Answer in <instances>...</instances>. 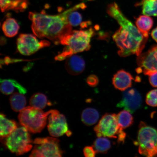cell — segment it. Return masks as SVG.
Returning <instances> with one entry per match:
<instances>
[{
	"label": "cell",
	"mask_w": 157,
	"mask_h": 157,
	"mask_svg": "<svg viewBox=\"0 0 157 157\" xmlns=\"http://www.w3.org/2000/svg\"><path fill=\"white\" fill-rule=\"evenodd\" d=\"M108 14L120 25L113 38L119 49V56L125 57L133 54L139 56L146 44L148 38L145 37L137 27L125 16L115 3L108 6Z\"/></svg>",
	"instance_id": "6da1fadb"
},
{
	"label": "cell",
	"mask_w": 157,
	"mask_h": 157,
	"mask_svg": "<svg viewBox=\"0 0 157 157\" xmlns=\"http://www.w3.org/2000/svg\"><path fill=\"white\" fill-rule=\"evenodd\" d=\"M94 34L95 31L92 27L86 30L72 31L61 40L60 44L66 46L55 59L63 60L78 53L89 50L91 39Z\"/></svg>",
	"instance_id": "7a4b0ae2"
},
{
	"label": "cell",
	"mask_w": 157,
	"mask_h": 157,
	"mask_svg": "<svg viewBox=\"0 0 157 157\" xmlns=\"http://www.w3.org/2000/svg\"><path fill=\"white\" fill-rule=\"evenodd\" d=\"M49 111L44 113L42 109L32 106L25 107L20 112L19 121L21 125L29 132L40 133L46 126Z\"/></svg>",
	"instance_id": "3957f363"
},
{
	"label": "cell",
	"mask_w": 157,
	"mask_h": 157,
	"mask_svg": "<svg viewBox=\"0 0 157 157\" xmlns=\"http://www.w3.org/2000/svg\"><path fill=\"white\" fill-rule=\"evenodd\" d=\"M137 144L140 154L148 157L157 155V129L141 122L139 125Z\"/></svg>",
	"instance_id": "277c9868"
},
{
	"label": "cell",
	"mask_w": 157,
	"mask_h": 157,
	"mask_svg": "<svg viewBox=\"0 0 157 157\" xmlns=\"http://www.w3.org/2000/svg\"><path fill=\"white\" fill-rule=\"evenodd\" d=\"M3 140L10 151L17 156L24 154L32 148L33 140L28 131L24 127L17 128Z\"/></svg>",
	"instance_id": "5b68a950"
},
{
	"label": "cell",
	"mask_w": 157,
	"mask_h": 157,
	"mask_svg": "<svg viewBox=\"0 0 157 157\" xmlns=\"http://www.w3.org/2000/svg\"><path fill=\"white\" fill-rule=\"evenodd\" d=\"M59 141L55 137L37 138L33 142L34 148L29 157H62L63 151L60 148Z\"/></svg>",
	"instance_id": "8992f818"
},
{
	"label": "cell",
	"mask_w": 157,
	"mask_h": 157,
	"mask_svg": "<svg viewBox=\"0 0 157 157\" xmlns=\"http://www.w3.org/2000/svg\"><path fill=\"white\" fill-rule=\"evenodd\" d=\"M94 130L98 137L114 139L118 138L124 132L120 127L117 115L115 113H107L104 115L94 127Z\"/></svg>",
	"instance_id": "52a82bcc"
},
{
	"label": "cell",
	"mask_w": 157,
	"mask_h": 157,
	"mask_svg": "<svg viewBox=\"0 0 157 157\" xmlns=\"http://www.w3.org/2000/svg\"><path fill=\"white\" fill-rule=\"evenodd\" d=\"M50 44L49 41H39L34 35L31 34L20 35L17 40V50L25 56H30L41 49L50 46Z\"/></svg>",
	"instance_id": "ba28073f"
},
{
	"label": "cell",
	"mask_w": 157,
	"mask_h": 157,
	"mask_svg": "<svg viewBox=\"0 0 157 157\" xmlns=\"http://www.w3.org/2000/svg\"><path fill=\"white\" fill-rule=\"evenodd\" d=\"M48 129L51 136L59 137L66 134L70 136L72 133L68 130L65 117L56 109L49 111Z\"/></svg>",
	"instance_id": "9c48e42d"
},
{
	"label": "cell",
	"mask_w": 157,
	"mask_h": 157,
	"mask_svg": "<svg viewBox=\"0 0 157 157\" xmlns=\"http://www.w3.org/2000/svg\"><path fill=\"white\" fill-rule=\"evenodd\" d=\"M137 63L145 75L148 76L152 72L157 71V45L139 55Z\"/></svg>",
	"instance_id": "30bf717a"
},
{
	"label": "cell",
	"mask_w": 157,
	"mask_h": 157,
	"mask_svg": "<svg viewBox=\"0 0 157 157\" xmlns=\"http://www.w3.org/2000/svg\"><path fill=\"white\" fill-rule=\"evenodd\" d=\"M142 102V97L138 91L135 88H131L124 92L122 99L117 104V107L123 108L133 113L140 107Z\"/></svg>",
	"instance_id": "8fae6325"
},
{
	"label": "cell",
	"mask_w": 157,
	"mask_h": 157,
	"mask_svg": "<svg viewBox=\"0 0 157 157\" xmlns=\"http://www.w3.org/2000/svg\"><path fill=\"white\" fill-rule=\"evenodd\" d=\"M133 80L132 76L129 72L121 70L113 75V84L116 89L124 91L132 86Z\"/></svg>",
	"instance_id": "7c38bea8"
},
{
	"label": "cell",
	"mask_w": 157,
	"mask_h": 157,
	"mask_svg": "<svg viewBox=\"0 0 157 157\" xmlns=\"http://www.w3.org/2000/svg\"><path fill=\"white\" fill-rule=\"evenodd\" d=\"M85 62L81 56L74 55L67 58L65 68L68 73L72 75H78L83 72Z\"/></svg>",
	"instance_id": "4fadbf2b"
},
{
	"label": "cell",
	"mask_w": 157,
	"mask_h": 157,
	"mask_svg": "<svg viewBox=\"0 0 157 157\" xmlns=\"http://www.w3.org/2000/svg\"><path fill=\"white\" fill-rule=\"evenodd\" d=\"M29 3V0H1V8L2 12L10 10L23 12L28 7Z\"/></svg>",
	"instance_id": "5bb4252c"
},
{
	"label": "cell",
	"mask_w": 157,
	"mask_h": 157,
	"mask_svg": "<svg viewBox=\"0 0 157 157\" xmlns=\"http://www.w3.org/2000/svg\"><path fill=\"white\" fill-rule=\"evenodd\" d=\"M0 89L2 93L6 95L12 94L17 90L19 93L25 94L27 90L18 82L13 79H1Z\"/></svg>",
	"instance_id": "9a60e30c"
},
{
	"label": "cell",
	"mask_w": 157,
	"mask_h": 157,
	"mask_svg": "<svg viewBox=\"0 0 157 157\" xmlns=\"http://www.w3.org/2000/svg\"><path fill=\"white\" fill-rule=\"evenodd\" d=\"M1 130L0 136L1 140L6 138L17 128L16 122L13 120L8 119L3 113L0 115Z\"/></svg>",
	"instance_id": "2e32d148"
},
{
	"label": "cell",
	"mask_w": 157,
	"mask_h": 157,
	"mask_svg": "<svg viewBox=\"0 0 157 157\" xmlns=\"http://www.w3.org/2000/svg\"><path fill=\"white\" fill-rule=\"evenodd\" d=\"M153 20L151 17L146 15H141L137 18L135 22L139 30L146 38H148L149 32L153 25Z\"/></svg>",
	"instance_id": "e0dca14e"
},
{
	"label": "cell",
	"mask_w": 157,
	"mask_h": 157,
	"mask_svg": "<svg viewBox=\"0 0 157 157\" xmlns=\"http://www.w3.org/2000/svg\"><path fill=\"white\" fill-rule=\"evenodd\" d=\"M99 114L97 109L94 108H88L82 112L81 119L82 122L87 126H91L97 122Z\"/></svg>",
	"instance_id": "ac0fdd59"
},
{
	"label": "cell",
	"mask_w": 157,
	"mask_h": 157,
	"mask_svg": "<svg viewBox=\"0 0 157 157\" xmlns=\"http://www.w3.org/2000/svg\"><path fill=\"white\" fill-rule=\"evenodd\" d=\"M24 94L19 93L13 94L9 99L12 109L16 112H20L25 107L26 105V98Z\"/></svg>",
	"instance_id": "d6986e66"
},
{
	"label": "cell",
	"mask_w": 157,
	"mask_h": 157,
	"mask_svg": "<svg viewBox=\"0 0 157 157\" xmlns=\"http://www.w3.org/2000/svg\"><path fill=\"white\" fill-rule=\"evenodd\" d=\"M19 26L17 21L13 18H8L3 22L2 29L6 36L11 38L18 33Z\"/></svg>",
	"instance_id": "ffe728a7"
},
{
	"label": "cell",
	"mask_w": 157,
	"mask_h": 157,
	"mask_svg": "<svg viewBox=\"0 0 157 157\" xmlns=\"http://www.w3.org/2000/svg\"><path fill=\"white\" fill-rule=\"evenodd\" d=\"M86 7L85 3H80L74 6L72 10L69 13L67 16V21L72 26H77L81 24L82 19V15L76 11L78 9H85Z\"/></svg>",
	"instance_id": "44dd1931"
},
{
	"label": "cell",
	"mask_w": 157,
	"mask_h": 157,
	"mask_svg": "<svg viewBox=\"0 0 157 157\" xmlns=\"http://www.w3.org/2000/svg\"><path fill=\"white\" fill-rule=\"evenodd\" d=\"M131 113L129 111L124 110L121 111L117 115L118 123L121 128L125 129L132 125L133 118Z\"/></svg>",
	"instance_id": "7402d4cb"
},
{
	"label": "cell",
	"mask_w": 157,
	"mask_h": 157,
	"mask_svg": "<svg viewBox=\"0 0 157 157\" xmlns=\"http://www.w3.org/2000/svg\"><path fill=\"white\" fill-rule=\"evenodd\" d=\"M48 103L46 95L41 93L34 94L29 100V104L31 106L40 109H44Z\"/></svg>",
	"instance_id": "603a6c76"
},
{
	"label": "cell",
	"mask_w": 157,
	"mask_h": 157,
	"mask_svg": "<svg viewBox=\"0 0 157 157\" xmlns=\"http://www.w3.org/2000/svg\"><path fill=\"white\" fill-rule=\"evenodd\" d=\"M93 147L96 152L106 154L111 147V142L106 137H98L94 141Z\"/></svg>",
	"instance_id": "cb8c5ba5"
},
{
	"label": "cell",
	"mask_w": 157,
	"mask_h": 157,
	"mask_svg": "<svg viewBox=\"0 0 157 157\" xmlns=\"http://www.w3.org/2000/svg\"><path fill=\"white\" fill-rule=\"evenodd\" d=\"M142 13L149 16H157V0H143Z\"/></svg>",
	"instance_id": "d4e9b609"
},
{
	"label": "cell",
	"mask_w": 157,
	"mask_h": 157,
	"mask_svg": "<svg viewBox=\"0 0 157 157\" xmlns=\"http://www.w3.org/2000/svg\"><path fill=\"white\" fill-rule=\"evenodd\" d=\"M146 102L151 106H157V89L153 90L148 92L146 95Z\"/></svg>",
	"instance_id": "484cf974"
},
{
	"label": "cell",
	"mask_w": 157,
	"mask_h": 157,
	"mask_svg": "<svg viewBox=\"0 0 157 157\" xmlns=\"http://www.w3.org/2000/svg\"><path fill=\"white\" fill-rule=\"evenodd\" d=\"M87 82L88 85L91 87H95L99 83V78L97 76L91 75L88 76L87 79Z\"/></svg>",
	"instance_id": "4316f807"
},
{
	"label": "cell",
	"mask_w": 157,
	"mask_h": 157,
	"mask_svg": "<svg viewBox=\"0 0 157 157\" xmlns=\"http://www.w3.org/2000/svg\"><path fill=\"white\" fill-rule=\"evenodd\" d=\"M83 153L86 157H94L97 152L93 146H87L84 148Z\"/></svg>",
	"instance_id": "83f0119b"
},
{
	"label": "cell",
	"mask_w": 157,
	"mask_h": 157,
	"mask_svg": "<svg viewBox=\"0 0 157 157\" xmlns=\"http://www.w3.org/2000/svg\"><path fill=\"white\" fill-rule=\"evenodd\" d=\"M150 83L153 87H157V71L152 72L148 75Z\"/></svg>",
	"instance_id": "f1b7e54d"
},
{
	"label": "cell",
	"mask_w": 157,
	"mask_h": 157,
	"mask_svg": "<svg viewBox=\"0 0 157 157\" xmlns=\"http://www.w3.org/2000/svg\"><path fill=\"white\" fill-rule=\"evenodd\" d=\"M151 35L153 39L157 42V27L153 29Z\"/></svg>",
	"instance_id": "f546056e"
},
{
	"label": "cell",
	"mask_w": 157,
	"mask_h": 157,
	"mask_svg": "<svg viewBox=\"0 0 157 157\" xmlns=\"http://www.w3.org/2000/svg\"><path fill=\"white\" fill-rule=\"evenodd\" d=\"M91 22L90 21H84V22H82L80 24V27H81V28L84 29L86 28L89 25H91Z\"/></svg>",
	"instance_id": "4dcf8cb0"
}]
</instances>
